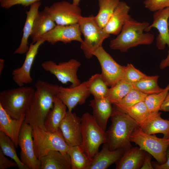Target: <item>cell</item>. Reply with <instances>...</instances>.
<instances>
[{
  "label": "cell",
  "mask_w": 169,
  "mask_h": 169,
  "mask_svg": "<svg viewBox=\"0 0 169 169\" xmlns=\"http://www.w3.org/2000/svg\"><path fill=\"white\" fill-rule=\"evenodd\" d=\"M40 0H2L0 1V6L3 8L8 9L16 5H21L28 7Z\"/></svg>",
  "instance_id": "cell-39"
},
{
  "label": "cell",
  "mask_w": 169,
  "mask_h": 169,
  "mask_svg": "<svg viewBox=\"0 0 169 169\" xmlns=\"http://www.w3.org/2000/svg\"><path fill=\"white\" fill-rule=\"evenodd\" d=\"M169 91V84L161 92L149 95L146 97L144 102L151 113L159 112L161 106Z\"/></svg>",
  "instance_id": "cell-36"
},
{
  "label": "cell",
  "mask_w": 169,
  "mask_h": 169,
  "mask_svg": "<svg viewBox=\"0 0 169 169\" xmlns=\"http://www.w3.org/2000/svg\"><path fill=\"white\" fill-rule=\"evenodd\" d=\"M81 32L78 23L68 25H57L44 35L41 38L52 45L58 42L65 44L76 41L82 43Z\"/></svg>",
  "instance_id": "cell-15"
},
{
  "label": "cell",
  "mask_w": 169,
  "mask_h": 169,
  "mask_svg": "<svg viewBox=\"0 0 169 169\" xmlns=\"http://www.w3.org/2000/svg\"><path fill=\"white\" fill-rule=\"evenodd\" d=\"M41 4L40 1L36 2L30 6L29 10L26 11V18L23 29V36L20 44L14 51V54H22L26 53L28 50L29 46L28 40L30 36L33 22Z\"/></svg>",
  "instance_id": "cell-23"
},
{
  "label": "cell",
  "mask_w": 169,
  "mask_h": 169,
  "mask_svg": "<svg viewBox=\"0 0 169 169\" xmlns=\"http://www.w3.org/2000/svg\"><path fill=\"white\" fill-rule=\"evenodd\" d=\"M152 155L150 154L147 152L145 156L143 165L141 168V169H153L151 160Z\"/></svg>",
  "instance_id": "cell-41"
},
{
  "label": "cell",
  "mask_w": 169,
  "mask_h": 169,
  "mask_svg": "<svg viewBox=\"0 0 169 169\" xmlns=\"http://www.w3.org/2000/svg\"><path fill=\"white\" fill-rule=\"evenodd\" d=\"M124 151L110 150L107 143H104L101 150L93 157L88 169H106L116 163L122 156Z\"/></svg>",
  "instance_id": "cell-20"
},
{
  "label": "cell",
  "mask_w": 169,
  "mask_h": 169,
  "mask_svg": "<svg viewBox=\"0 0 169 169\" xmlns=\"http://www.w3.org/2000/svg\"><path fill=\"white\" fill-rule=\"evenodd\" d=\"M34 150L39 159L50 151H55L66 154L69 146L66 143L60 130L54 132L46 131L38 127L32 128Z\"/></svg>",
  "instance_id": "cell-5"
},
{
  "label": "cell",
  "mask_w": 169,
  "mask_h": 169,
  "mask_svg": "<svg viewBox=\"0 0 169 169\" xmlns=\"http://www.w3.org/2000/svg\"><path fill=\"white\" fill-rule=\"evenodd\" d=\"M82 144L89 157L92 159L101 145L107 142L106 132L97 124L92 115L86 112L81 117Z\"/></svg>",
  "instance_id": "cell-7"
},
{
  "label": "cell",
  "mask_w": 169,
  "mask_h": 169,
  "mask_svg": "<svg viewBox=\"0 0 169 169\" xmlns=\"http://www.w3.org/2000/svg\"><path fill=\"white\" fill-rule=\"evenodd\" d=\"M147 152L139 147H131L124 151L116 163V169H139L142 166Z\"/></svg>",
  "instance_id": "cell-22"
},
{
  "label": "cell",
  "mask_w": 169,
  "mask_h": 169,
  "mask_svg": "<svg viewBox=\"0 0 169 169\" xmlns=\"http://www.w3.org/2000/svg\"><path fill=\"white\" fill-rule=\"evenodd\" d=\"M100 64L102 77L108 86L111 87L123 79L125 66L118 64L102 46L93 54Z\"/></svg>",
  "instance_id": "cell-10"
},
{
  "label": "cell",
  "mask_w": 169,
  "mask_h": 169,
  "mask_svg": "<svg viewBox=\"0 0 169 169\" xmlns=\"http://www.w3.org/2000/svg\"><path fill=\"white\" fill-rule=\"evenodd\" d=\"M36 89L25 114L24 121L32 127L44 130V121L52 109L59 85L41 80L35 84Z\"/></svg>",
  "instance_id": "cell-1"
},
{
  "label": "cell",
  "mask_w": 169,
  "mask_h": 169,
  "mask_svg": "<svg viewBox=\"0 0 169 169\" xmlns=\"http://www.w3.org/2000/svg\"><path fill=\"white\" fill-rule=\"evenodd\" d=\"M166 160L165 163L159 164L158 163H154L153 167L155 169H169V146L166 152Z\"/></svg>",
  "instance_id": "cell-42"
},
{
  "label": "cell",
  "mask_w": 169,
  "mask_h": 169,
  "mask_svg": "<svg viewBox=\"0 0 169 169\" xmlns=\"http://www.w3.org/2000/svg\"><path fill=\"white\" fill-rule=\"evenodd\" d=\"M90 95L86 81L74 87L59 86L57 97L66 105L68 110L72 111L78 104H84Z\"/></svg>",
  "instance_id": "cell-17"
},
{
  "label": "cell",
  "mask_w": 169,
  "mask_h": 169,
  "mask_svg": "<svg viewBox=\"0 0 169 169\" xmlns=\"http://www.w3.org/2000/svg\"><path fill=\"white\" fill-rule=\"evenodd\" d=\"M78 23L84 38L80 48L85 57L89 59L93 56V54L96 50L102 46L104 40L110 35L106 33L103 28L99 26L95 16L92 15L87 17L81 16Z\"/></svg>",
  "instance_id": "cell-6"
},
{
  "label": "cell",
  "mask_w": 169,
  "mask_h": 169,
  "mask_svg": "<svg viewBox=\"0 0 169 169\" xmlns=\"http://www.w3.org/2000/svg\"><path fill=\"white\" fill-rule=\"evenodd\" d=\"M2 0H0V1H1Z\"/></svg>",
  "instance_id": "cell-47"
},
{
  "label": "cell",
  "mask_w": 169,
  "mask_h": 169,
  "mask_svg": "<svg viewBox=\"0 0 169 169\" xmlns=\"http://www.w3.org/2000/svg\"><path fill=\"white\" fill-rule=\"evenodd\" d=\"M59 128L69 147L82 145L81 118L75 113L67 110Z\"/></svg>",
  "instance_id": "cell-14"
},
{
  "label": "cell",
  "mask_w": 169,
  "mask_h": 169,
  "mask_svg": "<svg viewBox=\"0 0 169 169\" xmlns=\"http://www.w3.org/2000/svg\"><path fill=\"white\" fill-rule=\"evenodd\" d=\"M4 61L3 59H0V75H1L2 72L4 67Z\"/></svg>",
  "instance_id": "cell-44"
},
{
  "label": "cell",
  "mask_w": 169,
  "mask_h": 169,
  "mask_svg": "<svg viewBox=\"0 0 169 169\" xmlns=\"http://www.w3.org/2000/svg\"><path fill=\"white\" fill-rule=\"evenodd\" d=\"M0 149L7 156L14 161L19 169H27L18 157L15 145L11 139L4 132L0 131Z\"/></svg>",
  "instance_id": "cell-32"
},
{
  "label": "cell",
  "mask_w": 169,
  "mask_h": 169,
  "mask_svg": "<svg viewBox=\"0 0 169 169\" xmlns=\"http://www.w3.org/2000/svg\"><path fill=\"white\" fill-rule=\"evenodd\" d=\"M168 28H169V20L168 21Z\"/></svg>",
  "instance_id": "cell-46"
},
{
  "label": "cell",
  "mask_w": 169,
  "mask_h": 169,
  "mask_svg": "<svg viewBox=\"0 0 169 169\" xmlns=\"http://www.w3.org/2000/svg\"><path fill=\"white\" fill-rule=\"evenodd\" d=\"M80 0H73V3L74 4L78 6Z\"/></svg>",
  "instance_id": "cell-45"
},
{
  "label": "cell",
  "mask_w": 169,
  "mask_h": 169,
  "mask_svg": "<svg viewBox=\"0 0 169 169\" xmlns=\"http://www.w3.org/2000/svg\"><path fill=\"white\" fill-rule=\"evenodd\" d=\"M56 23L44 10L38 13L33 22L30 37L32 43H35L44 34L53 29Z\"/></svg>",
  "instance_id": "cell-26"
},
{
  "label": "cell",
  "mask_w": 169,
  "mask_h": 169,
  "mask_svg": "<svg viewBox=\"0 0 169 169\" xmlns=\"http://www.w3.org/2000/svg\"><path fill=\"white\" fill-rule=\"evenodd\" d=\"M130 140L131 142L137 145L141 150L151 155L159 164H162L166 161L169 138H160L155 134H147L138 126L132 133Z\"/></svg>",
  "instance_id": "cell-8"
},
{
  "label": "cell",
  "mask_w": 169,
  "mask_h": 169,
  "mask_svg": "<svg viewBox=\"0 0 169 169\" xmlns=\"http://www.w3.org/2000/svg\"><path fill=\"white\" fill-rule=\"evenodd\" d=\"M112 104L106 97L94 99L90 101L89 106L93 110V116L101 128L105 131L107 121L113 111Z\"/></svg>",
  "instance_id": "cell-21"
},
{
  "label": "cell",
  "mask_w": 169,
  "mask_h": 169,
  "mask_svg": "<svg viewBox=\"0 0 169 169\" xmlns=\"http://www.w3.org/2000/svg\"><path fill=\"white\" fill-rule=\"evenodd\" d=\"M99 9L95 16L99 26L104 28L114 13L120 0H98Z\"/></svg>",
  "instance_id": "cell-29"
},
{
  "label": "cell",
  "mask_w": 169,
  "mask_h": 169,
  "mask_svg": "<svg viewBox=\"0 0 169 169\" xmlns=\"http://www.w3.org/2000/svg\"><path fill=\"white\" fill-rule=\"evenodd\" d=\"M143 4L149 11L155 12L169 7V0H145Z\"/></svg>",
  "instance_id": "cell-38"
},
{
  "label": "cell",
  "mask_w": 169,
  "mask_h": 169,
  "mask_svg": "<svg viewBox=\"0 0 169 169\" xmlns=\"http://www.w3.org/2000/svg\"><path fill=\"white\" fill-rule=\"evenodd\" d=\"M110 117L111 124L106 132V143L109 149L124 151L132 147L131 136L134 129L139 126L136 121L126 113L114 107Z\"/></svg>",
  "instance_id": "cell-2"
},
{
  "label": "cell",
  "mask_w": 169,
  "mask_h": 169,
  "mask_svg": "<svg viewBox=\"0 0 169 169\" xmlns=\"http://www.w3.org/2000/svg\"><path fill=\"white\" fill-rule=\"evenodd\" d=\"M149 25L147 22H139L131 18L125 24L117 37L110 41V47L125 52L139 45L151 44L154 41V35L144 32Z\"/></svg>",
  "instance_id": "cell-3"
},
{
  "label": "cell",
  "mask_w": 169,
  "mask_h": 169,
  "mask_svg": "<svg viewBox=\"0 0 169 169\" xmlns=\"http://www.w3.org/2000/svg\"><path fill=\"white\" fill-rule=\"evenodd\" d=\"M45 41L41 38L35 43H31L26 53L24 62L20 67L14 69L12 72L13 79L18 86L32 82L30 72L34 60L40 46Z\"/></svg>",
  "instance_id": "cell-16"
},
{
  "label": "cell",
  "mask_w": 169,
  "mask_h": 169,
  "mask_svg": "<svg viewBox=\"0 0 169 169\" xmlns=\"http://www.w3.org/2000/svg\"><path fill=\"white\" fill-rule=\"evenodd\" d=\"M147 75L135 68L131 64L125 66L123 79L133 84Z\"/></svg>",
  "instance_id": "cell-37"
},
{
  "label": "cell",
  "mask_w": 169,
  "mask_h": 169,
  "mask_svg": "<svg viewBox=\"0 0 169 169\" xmlns=\"http://www.w3.org/2000/svg\"><path fill=\"white\" fill-rule=\"evenodd\" d=\"M67 108L66 105L60 99L56 97L53 108L49 111L44 121V130L50 132L57 131L66 114Z\"/></svg>",
  "instance_id": "cell-24"
},
{
  "label": "cell",
  "mask_w": 169,
  "mask_h": 169,
  "mask_svg": "<svg viewBox=\"0 0 169 169\" xmlns=\"http://www.w3.org/2000/svg\"><path fill=\"white\" fill-rule=\"evenodd\" d=\"M17 166L14 161L9 160L0 149V169H6Z\"/></svg>",
  "instance_id": "cell-40"
},
{
  "label": "cell",
  "mask_w": 169,
  "mask_h": 169,
  "mask_svg": "<svg viewBox=\"0 0 169 169\" xmlns=\"http://www.w3.org/2000/svg\"><path fill=\"white\" fill-rule=\"evenodd\" d=\"M32 130V127L24 121L18 139L21 149L20 159L27 169H40V160L34 152Z\"/></svg>",
  "instance_id": "cell-11"
},
{
  "label": "cell",
  "mask_w": 169,
  "mask_h": 169,
  "mask_svg": "<svg viewBox=\"0 0 169 169\" xmlns=\"http://www.w3.org/2000/svg\"><path fill=\"white\" fill-rule=\"evenodd\" d=\"M86 83L90 93L94 96V98L106 97L109 88L103 79L101 74H96L92 75L86 81Z\"/></svg>",
  "instance_id": "cell-31"
},
{
  "label": "cell",
  "mask_w": 169,
  "mask_h": 169,
  "mask_svg": "<svg viewBox=\"0 0 169 169\" xmlns=\"http://www.w3.org/2000/svg\"><path fill=\"white\" fill-rule=\"evenodd\" d=\"M40 169H71L69 156L55 151H50L39 159Z\"/></svg>",
  "instance_id": "cell-25"
},
{
  "label": "cell",
  "mask_w": 169,
  "mask_h": 169,
  "mask_svg": "<svg viewBox=\"0 0 169 169\" xmlns=\"http://www.w3.org/2000/svg\"><path fill=\"white\" fill-rule=\"evenodd\" d=\"M53 19L56 25H68L78 23L81 10L78 6L66 1L53 3L44 9Z\"/></svg>",
  "instance_id": "cell-12"
},
{
  "label": "cell",
  "mask_w": 169,
  "mask_h": 169,
  "mask_svg": "<svg viewBox=\"0 0 169 169\" xmlns=\"http://www.w3.org/2000/svg\"><path fill=\"white\" fill-rule=\"evenodd\" d=\"M71 169H88L92 161L85 152L82 145L70 146L67 152Z\"/></svg>",
  "instance_id": "cell-28"
},
{
  "label": "cell",
  "mask_w": 169,
  "mask_h": 169,
  "mask_svg": "<svg viewBox=\"0 0 169 169\" xmlns=\"http://www.w3.org/2000/svg\"><path fill=\"white\" fill-rule=\"evenodd\" d=\"M158 75L147 76L138 82L133 84V88L147 95L157 94L161 92L164 89L158 84Z\"/></svg>",
  "instance_id": "cell-35"
},
{
  "label": "cell",
  "mask_w": 169,
  "mask_h": 169,
  "mask_svg": "<svg viewBox=\"0 0 169 169\" xmlns=\"http://www.w3.org/2000/svg\"><path fill=\"white\" fill-rule=\"evenodd\" d=\"M25 117L24 115L18 119L13 118L0 105V131L11 139L16 148L18 146V135Z\"/></svg>",
  "instance_id": "cell-19"
},
{
  "label": "cell",
  "mask_w": 169,
  "mask_h": 169,
  "mask_svg": "<svg viewBox=\"0 0 169 169\" xmlns=\"http://www.w3.org/2000/svg\"><path fill=\"white\" fill-rule=\"evenodd\" d=\"M130 7L125 2L120 1L105 27L103 28L108 34L117 35L125 23L131 18L129 13Z\"/></svg>",
  "instance_id": "cell-18"
},
{
  "label": "cell",
  "mask_w": 169,
  "mask_h": 169,
  "mask_svg": "<svg viewBox=\"0 0 169 169\" xmlns=\"http://www.w3.org/2000/svg\"><path fill=\"white\" fill-rule=\"evenodd\" d=\"M147 95L133 88L120 102L113 104V107L125 113L129 108L140 102L144 101Z\"/></svg>",
  "instance_id": "cell-34"
},
{
  "label": "cell",
  "mask_w": 169,
  "mask_h": 169,
  "mask_svg": "<svg viewBox=\"0 0 169 169\" xmlns=\"http://www.w3.org/2000/svg\"><path fill=\"white\" fill-rule=\"evenodd\" d=\"M160 110L169 111V91L161 106Z\"/></svg>",
  "instance_id": "cell-43"
},
{
  "label": "cell",
  "mask_w": 169,
  "mask_h": 169,
  "mask_svg": "<svg viewBox=\"0 0 169 169\" xmlns=\"http://www.w3.org/2000/svg\"><path fill=\"white\" fill-rule=\"evenodd\" d=\"M161 114V112H158L140 127L143 132L147 134L153 135L162 133L163 135V138H169V120L162 118Z\"/></svg>",
  "instance_id": "cell-27"
},
{
  "label": "cell",
  "mask_w": 169,
  "mask_h": 169,
  "mask_svg": "<svg viewBox=\"0 0 169 169\" xmlns=\"http://www.w3.org/2000/svg\"><path fill=\"white\" fill-rule=\"evenodd\" d=\"M158 112L151 113L144 101L136 103L125 112L136 121L139 127L148 121Z\"/></svg>",
  "instance_id": "cell-30"
},
{
  "label": "cell",
  "mask_w": 169,
  "mask_h": 169,
  "mask_svg": "<svg viewBox=\"0 0 169 169\" xmlns=\"http://www.w3.org/2000/svg\"><path fill=\"white\" fill-rule=\"evenodd\" d=\"M80 65V62L74 59L58 64L52 60L46 61L41 64L44 70L54 75L63 84L70 82L71 84L70 87H75L81 84L77 75V71Z\"/></svg>",
  "instance_id": "cell-9"
},
{
  "label": "cell",
  "mask_w": 169,
  "mask_h": 169,
  "mask_svg": "<svg viewBox=\"0 0 169 169\" xmlns=\"http://www.w3.org/2000/svg\"><path fill=\"white\" fill-rule=\"evenodd\" d=\"M133 89V84L122 79L110 87L106 98L112 104L117 103Z\"/></svg>",
  "instance_id": "cell-33"
},
{
  "label": "cell",
  "mask_w": 169,
  "mask_h": 169,
  "mask_svg": "<svg viewBox=\"0 0 169 169\" xmlns=\"http://www.w3.org/2000/svg\"><path fill=\"white\" fill-rule=\"evenodd\" d=\"M32 87L22 86L0 93V105L12 117L25 115L35 91Z\"/></svg>",
  "instance_id": "cell-4"
},
{
  "label": "cell",
  "mask_w": 169,
  "mask_h": 169,
  "mask_svg": "<svg viewBox=\"0 0 169 169\" xmlns=\"http://www.w3.org/2000/svg\"><path fill=\"white\" fill-rule=\"evenodd\" d=\"M169 18V7L154 12L153 21L146 29L148 32L152 28H156L159 33L156 38V45L160 50L164 49L166 45L169 47L167 57L162 60L160 68L163 69L169 66V30L168 20Z\"/></svg>",
  "instance_id": "cell-13"
}]
</instances>
